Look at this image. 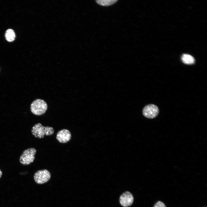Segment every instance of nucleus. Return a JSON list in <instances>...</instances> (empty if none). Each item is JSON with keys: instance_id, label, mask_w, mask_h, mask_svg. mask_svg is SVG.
Instances as JSON below:
<instances>
[{"instance_id": "f257e3e1", "label": "nucleus", "mask_w": 207, "mask_h": 207, "mask_svg": "<svg viewBox=\"0 0 207 207\" xmlns=\"http://www.w3.org/2000/svg\"><path fill=\"white\" fill-rule=\"evenodd\" d=\"M31 132L35 137L41 138H43L45 135L48 136L53 135L54 133V130L51 127L43 126L41 124L38 123L32 127Z\"/></svg>"}, {"instance_id": "f03ea898", "label": "nucleus", "mask_w": 207, "mask_h": 207, "mask_svg": "<svg viewBox=\"0 0 207 207\" xmlns=\"http://www.w3.org/2000/svg\"><path fill=\"white\" fill-rule=\"evenodd\" d=\"M47 108V103L44 100L41 99H37L34 101L30 106V110L32 113L38 116L44 114Z\"/></svg>"}, {"instance_id": "7ed1b4c3", "label": "nucleus", "mask_w": 207, "mask_h": 207, "mask_svg": "<svg viewBox=\"0 0 207 207\" xmlns=\"http://www.w3.org/2000/svg\"><path fill=\"white\" fill-rule=\"evenodd\" d=\"M37 152L34 148H30L24 150L20 158V162L23 165H28L32 162L35 159Z\"/></svg>"}, {"instance_id": "20e7f679", "label": "nucleus", "mask_w": 207, "mask_h": 207, "mask_svg": "<svg viewBox=\"0 0 207 207\" xmlns=\"http://www.w3.org/2000/svg\"><path fill=\"white\" fill-rule=\"evenodd\" d=\"M34 178L37 183L42 184L47 182L51 178V174L47 170H40L35 173Z\"/></svg>"}, {"instance_id": "39448f33", "label": "nucleus", "mask_w": 207, "mask_h": 207, "mask_svg": "<svg viewBox=\"0 0 207 207\" xmlns=\"http://www.w3.org/2000/svg\"><path fill=\"white\" fill-rule=\"evenodd\" d=\"M143 114L146 118H153L156 117L159 112L158 107L153 104H150L145 106L142 111Z\"/></svg>"}, {"instance_id": "423d86ee", "label": "nucleus", "mask_w": 207, "mask_h": 207, "mask_svg": "<svg viewBox=\"0 0 207 207\" xmlns=\"http://www.w3.org/2000/svg\"><path fill=\"white\" fill-rule=\"evenodd\" d=\"M120 202L121 205L124 207H128L133 203L134 198L133 195L130 192L126 191L123 193L120 196Z\"/></svg>"}, {"instance_id": "0eeeda50", "label": "nucleus", "mask_w": 207, "mask_h": 207, "mask_svg": "<svg viewBox=\"0 0 207 207\" xmlns=\"http://www.w3.org/2000/svg\"><path fill=\"white\" fill-rule=\"evenodd\" d=\"M71 137L70 132L67 129H62L58 132L56 135V139L60 143H65L70 140Z\"/></svg>"}, {"instance_id": "6e6552de", "label": "nucleus", "mask_w": 207, "mask_h": 207, "mask_svg": "<svg viewBox=\"0 0 207 207\" xmlns=\"http://www.w3.org/2000/svg\"><path fill=\"white\" fill-rule=\"evenodd\" d=\"M181 58L182 62L187 64H194L195 62L194 58L191 55L188 54H183Z\"/></svg>"}, {"instance_id": "1a4fd4ad", "label": "nucleus", "mask_w": 207, "mask_h": 207, "mask_svg": "<svg viewBox=\"0 0 207 207\" xmlns=\"http://www.w3.org/2000/svg\"><path fill=\"white\" fill-rule=\"evenodd\" d=\"M5 37L6 39L8 41H13L15 37V34L14 30L11 29H7L6 31Z\"/></svg>"}, {"instance_id": "9d476101", "label": "nucleus", "mask_w": 207, "mask_h": 207, "mask_svg": "<svg viewBox=\"0 0 207 207\" xmlns=\"http://www.w3.org/2000/svg\"><path fill=\"white\" fill-rule=\"evenodd\" d=\"M117 1V0H96V2L99 4L107 6L112 5Z\"/></svg>"}, {"instance_id": "9b49d317", "label": "nucleus", "mask_w": 207, "mask_h": 207, "mask_svg": "<svg viewBox=\"0 0 207 207\" xmlns=\"http://www.w3.org/2000/svg\"><path fill=\"white\" fill-rule=\"evenodd\" d=\"M153 207H166L165 204L161 201H158L154 205Z\"/></svg>"}, {"instance_id": "f8f14e48", "label": "nucleus", "mask_w": 207, "mask_h": 207, "mask_svg": "<svg viewBox=\"0 0 207 207\" xmlns=\"http://www.w3.org/2000/svg\"><path fill=\"white\" fill-rule=\"evenodd\" d=\"M2 174V172L1 171V170L0 169V178L1 177Z\"/></svg>"}]
</instances>
